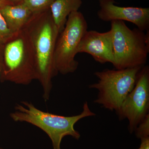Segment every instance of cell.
I'll use <instances>...</instances> for the list:
<instances>
[{
	"mask_svg": "<svg viewBox=\"0 0 149 149\" xmlns=\"http://www.w3.org/2000/svg\"><path fill=\"white\" fill-rule=\"evenodd\" d=\"M113 63L116 69L144 66L149 53V33L130 29L124 21L111 22Z\"/></svg>",
	"mask_w": 149,
	"mask_h": 149,
	"instance_id": "4",
	"label": "cell"
},
{
	"mask_svg": "<svg viewBox=\"0 0 149 149\" xmlns=\"http://www.w3.org/2000/svg\"><path fill=\"white\" fill-rule=\"evenodd\" d=\"M24 28L35 52L37 76L42 87L43 97L47 101L52 88L53 78L58 74L54 62L56 42L59 35L50 8L34 14Z\"/></svg>",
	"mask_w": 149,
	"mask_h": 149,
	"instance_id": "1",
	"label": "cell"
},
{
	"mask_svg": "<svg viewBox=\"0 0 149 149\" xmlns=\"http://www.w3.org/2000/svg\"><path fill=\"white\" fill-rule=\"evenodd\" d=\"M88 29V23L82 13L78 11L69 15L55 48L54 65L58 73L66 74L77 70L79 63L75 56L78 54L81 39Z\"/></svg>",
	"mask_w": 149,
	"mask_h": 149,
	"instance_id": "6",
	"label": "cell"
},
{
	"mask_svg": "<svg viewBox=\"0 0 149 149\" xmlns=\"http://www.w3.org/2000/svg\"><path fill=\"white\" fill-rule=\"evenodd\" d=\"M2 79L27 85L37 80V65L32 42L24 28L3 45Z\"/></svg>",
	"mask_w": 149,
	"mask_h": 149,
	"instance_id": "3",
	"label": "cell"
},
{
	"mask_svg": "<svg viewBox=\"0 0 149 149\" xmlns=\"http://www.w3.org/2000/svg\"><path fill=\"white\" fill-rule=\"evenodd\" d=\"M113 40L111 29L104 32L88 30L81 39L77 53L89 54L95 61L101 64L107 63L112 64Z\"/></svg>",
	"mask_w": 149,
	"mask_h": 149,
	"instance_id": "9",
	"label": "cell"
},
{
	"mask_svg": "<svg viewBox=\"0 0 149 149\" xmlns=\"http://www.w3.org/2000/svg\"><path fill=\"white\" fill-rule=\"evenodd\" d=\"M23 1V0H6L4 4L16 5L22 3Z\"/></svg>",
	"mask_w": 149,
	"mask_h": 149,
	"instance_id": "17",
	"label": "cell"
},
{
	"mask_svg": "<svg viewBox=\"0 0 149 149\" xmlns=\"http://www.w3.org/2000/svg\"><path fill=\"white\" fill-rule=\"evenodd\" d=\"M149 67L144 65L138 74L136 85L116 111L120 120L127 119L130 133L149 114Z\"/></svg>",
	"mask_w": 149,
	"mask_h": 149,
	"instance_id": "7",
	"label": "cell"
},
{
	"mask_svg": "<svg viewBox=\"0 0 149 149\" xmlns=\"http://www.w3.org/2000/svg\"><path fill=\"white\" fill-rule=\"evenodd\" d=\"M143 67L123 69L104 70L94 73L98 80L89 88L98 91L94 102L109 110L117 111L136 85Z\"/></svg>",
	"mask_w": 149,
	"mask_h": 149,
	"instance_id": "5",
	"label": "cell"
},
{
	"mask_svg": "<svg viewBox=\"0 0 149 149\" xmlns=\"http://www.w3.org/2000/svg\"><path fill=\"white\" fill-rule=\"evenodd\" d=\"M0 149H2V148H0Z\"/></svg>",
	"mask_w": 149,
	"mask_h": 149,
	"instance_id": "20",
	"label": "cell"
},
{
	"mask_svg": "<svg viewBox=\"0 0 149 149\" xmlns=\"http://www.w3.org/2000/svg\"><path fill=\"white\" fill-rule=\"evenodd\" d=\"M3 63V45L0 43V69L1 70H2Z\"/></svg>",
	"mask_w": 149,
	"mask_h": 149,
	"instance_id": "16",
	"label": "cell"
},
{
	"mask_svg": "<svg viewBox=\"0 0 149 149\" xmlns=\"http://www.w3.org/2000/svg\"><path fill=\"white\" fill-rule=\"evenodd\" d=\"M55 0H23L22 3L29 9L33 14L49 9Z\"/></svg>",
	"mask_w": 149,
	"mask_h": 149,
	"instance_id": "12",
	"label": "cell"
},
{
	"mask_svg": "<svg viewBox=\"0 0 149 149\" xmlns=\"http://www.w3.org/2000/svg\"><path fill=\"white\" fill-rule=\"evenodd\" d=\"M1 70L0 69V73H1Z\"/></svg>",
	"mask_w": 149,
	"mask_h": 149,
	"instance_id": "19",
	"label": "cell"
},
{
	"mask_svg": "<svg viewBox=\"0 0 149 149\" xmlns=\"http://www.w3.org/2000/svg\"><path fill=\"white\" fill-rule=\"evenodd\" d=\"M134 132L139 139L149 137V115H147L143 120L137 126Z\"/></svg>",
	"mask_w": 149,
	"mask_h": 149,
	"instance_id": "14",
	"label": "cell"
},
{
	"mask_svg": "<svg viewBox=\"0 0 149 149\" xmlns=\"http://www.w3.org/2000/svg\"><path fill=\"white\" fill-rule=\"evenodd\" d=\"M0 12L13 34L23 29L34 15L22 3L16 5L0 6Z\"/></svg>",
	"mask_w": 149,
	"mask_h": 149,
	"instance_id": "10",
	"label": "cell"
},
{
	"mask_svg": "<svg viewBox=\"0 0 149 149\" xmlns=\"http://www.w3.org/2000/svg\"><path fill=\"white\" fill-rule=\"evenodd\" d=\"M141 144L138 149H149V137L141 139Z\"/></svg>",
	"mask_w": 149,
	"mask_h": 149,
	"instance_id": "15",
	"label": "cell"
},
{
	"mask_svg": "<svg viewBox=\"0 0 149 149\" xmlns=\"http://www.w3.org/2000/svg\"><path fill=\"white\" fill-rule=\"evenodd\" d=\"M99 2L97 16L102 21L129 22L141 31L149 30V8L119 6L115 5V0H99Z\"/></svg>",
	"mask_w": 149,
	"mask_h": 149,
	"instance_id": "8",
	"label": "cell"
},
{
	"mask_svg": "<svg viewBox=\"0 0 149 149\" xmlns=\"http://www.w3.org/2000/svg\"><path fill=\"white\" fill-rule=\"evenodd\" d=\"M6 0H0V6L4 4Z\"/></svg>",
	"mask_w": 149,
	"mask_h": 149,
	"instance_id": "18",
	"label": "cell"
},
{
	"mask_svg": "<svg viewBox=\"0 0 149 149\" xmlns=\"http://www.w3.org/2000/svg\"><path fill=\"white\" fill-rule=\"evenodd\" d=\"M13 35L0 12V43L4 45Z\"/></svg>",
	"mask_w": 149,
	"mask_h": 149,
	"instance_id": "13",
	"label": "cell"
},
{
	"mask_svg": "<svg viewBox=\"0 0 149 149\" xmlns=\"http://www.w3.org/2000/svg\"><path fill=\"white\" fill-rule=\"evenodd\" d=\"M17 104L15 111L10 114L15 122H25L35 125L47 133L52 141L53 149H61L62 140L66 136H70L79 140L80 133L74 129V125L82 118L95 116L91 111L88 103L85 102L83 111L80 114L71 116H65L42 111L28 102Z\"/></svg>",
	"mask_w": 149,
	"mask_h": 149,
	"instance_id": "2",
	"label": "cell"
},
{
	"mask_svg": "<svg viewBox=\"0 0 149 149\" xmlns=\"http://www.w3.org/2000/svg\"><path fill=\"white\" fill-rule=\"evenodd\" d=\"M82 0H55L50 8L52 17L59 34L63 30L69 15L78 11Z\"/></svg>",
	"mask_w": 149,
	"mask_h": 149,
	"instance_id": "11",
	"label": "cell"
}]
</instances>
